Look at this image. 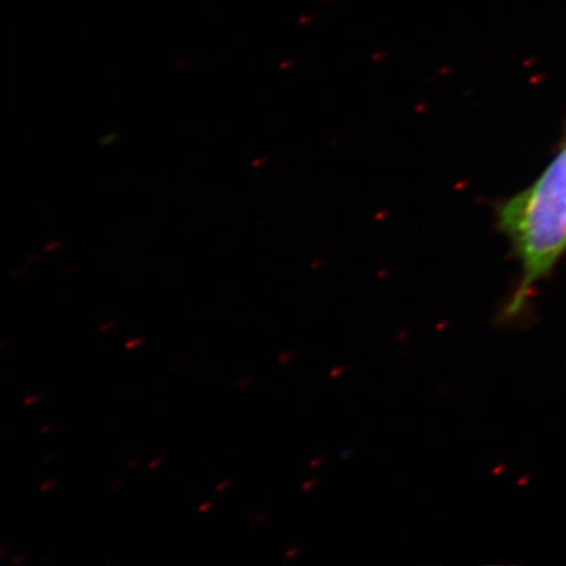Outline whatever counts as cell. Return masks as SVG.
Returning a JSON list of instances; mask_svg holds the SVG:
<instances>
[{"instance_id":"13","label":"cell","mask_w":566,"mask_h":566,"mask_svg":"<svg viewBox=\"0 0 566 566\" xmlns=\"http://www.w3.org/2000/svg\"><path fill=\"white\" fill-rule=\"evenodd\" d=\"M250 380H251V378H247V379H243V380H242V379H240V380L238 381V387L240 388V387L245 386V385L248 384V381H250Z\"/></svg>"},{"instance_id":"12","label":"cell","mask_w":566,"mask_h":566,"mask_svg":"<svg viewBox=\"0 0 566 566\" xmlns=\"http://www.w3.org/2000/svg\"><path fill=\"white\" fill-rule=\"evenodd\" d=\"M124 483H125V480H118V481H116V483H113V484L111 485V490H112V491H113V490H116V488H118L119 485H123Z\"/></svg>"},{"instance_id":"15","label":"cell","mask_w":566,"mask_h":566,"mask_svg":"<svg viewBox=\"0 0 566 566\" xmlns=\"http://www.w3.org/2000/svg\"><path fill=\"white\" fill-rule=\"evenodd\" d=\"M179 367H180V365H174V366L171 367V369H169V370L175 371V370L179 369Z\"/></svg>"},{"instance_id":"6","label":"cell","mask_w":566,"mask_h":566,"mask_svg":"<svg viewBox=\"0 0 566 566\" xmlns=\"http://www.w3.org/2000/svg\"><path fill=\"white\" fill-rule=\"evenodd\" d=\"M211 506H212V502H211V501L203 502V505H201L200 507H198V513L207 512V511H208V509H210Z\"/></svg>"},{"instance_id":"2","label":"cell","mask_w":566,"mask_h":566,"mask_svg":"<svg viewBox=\"0 0 566 566\" xmlns=\"http://www.w3.org/2000/svg\"><path fill=\"white\" fill-rule=\"evenodd\" d=\"M144 343H145V338L144 337L133 338V339H130V342H127L125 344V349L137 348V346H140Z\"/></svg>"},{"instance_id":"1","label":"cell","mask_w":566,"mask_h":566,"mask_svg":"<svg viewBox=\"0 0 566 566\" xmlns=\"http://www.w3.org/2000/svg\"><path fill=\"white\" fill-rule=\"evenodd\" d=\"M497 222L522 266L520 285L501 314L502 321L515 322L536 283L566 251V140L533 186L501 205Z\"/></svg>"},{"instance_id":"3","label":"cell","mask_w":566,"mask_h":566,"mask_svg":"<svg viewBox=\"0 0 566 566\" xmlns=\"http://www.w3.org/2000/svg\"><path fill=\"white\" fill-rule=\"evenodd\" d=\"M44 398H45L44 395L28 396V398L24 400L23 405L24 406H31V405H33V402L39 401V400L44 399Z\"/></svg>"},{"instance_id":"5","label":"cell","mask_w":566,"mask_h":566,"mask_svg":"<svg viewBox=\"0 0 566 566\" xmlns=\"http://www.w3.org/2000/svg\"><path fill=\"white\" fill-rule=\"evenodd\" d=\"M165 462H166L165 458L154 459L153 462L150 464H148V469L153 470V469H155V467H158Z\"/></svg>"},{"instance_id":"7","label":"cell","mask_w":566,"mask_h":566,"mask_svg":"<svg viewBox=\"0 0 566 566\" xmlns=\"http://www.w3.org/2000/svg\"><path fill=\"white\" fill-rule=\"evenodd\" d=\"M232 484V481L231 480H228V481H224V483L222 484H219L217 486V492H222L226 490V488L230 486Z\"/></svg>"},{"instance_id":"14","label":"cell","mask_w":566,"mask_h":566,"mask_svg":"<svg viewBox=\"0 0 566 566\" xmlns=\"http://www.w3.org/2000/svg\"><path fill=\"white\" fill-rule=\"evenodd\" d=\"M54 458H55V455H53V454H52V455H49L48 458H45V459H44V463H48V462H49V460H52V459H54Z\"/></svg>"},{"instance_id":"10","label":"cell","mask_w":566,"mask_h":566,"mask_svg":"<svg viewBox=\"0 0 566 566\" xmlns=\"http://www.w3.org/2000/svg\"><path fill=\"white\" fill-rule=\"evenodd\" d=\"M27 557H28L27 555H23V556H20L18 558H13V560L11 563H12V565H17V564H19L21 562H24Z\"/></svg>"},{"instance_id":"8","label":"cell","mask_w":566,"mask_h":566,"mask_svg":"<svg viewBox=\"0 0 566 566\" xmlns=\"http://www.w3.org/2000/svg\"><path fill=\"white\" fill-rule=\"evenodd\" d=\"M115 327H116V322H111V323H106V324L102 325L101 331L105 332V331H108V329L115 328Z\"/></svg>"},{"instance_id":"4","label":"cell","mask_w":566,"mask_h":566,"mask_svg":"<svg viewBox=\"0 0 566 566\" xmlns=\"http://www.w3.org/2000/svg\"><path fill=\"white\" fill-rule=\"evenodd\" d=\"M56 483H59V481H56V480L46 481V483H45V484H42V485L40 486V491H41V492H45V491H48V490H49V488L54 486Z\"/></svg>"},{"instance_id":"11","label":"cell","mask_w":566,"mask_h":566,"mask_svg":"<svg viewBox=\"0 0 566 566\" xmlns=\"http://www.w3.org/2000/svg\"><path fill=\"white\" fill-rule=\"evenodd\" d=\"M54 428H55V424H54V423H53V424H49V427L42 428V429L40 430V433H41V434L48 433V431H49V430H53Z\"/></svg>"},{"instance_id":"9","label":"cell","mask_w":566,"mask_h":566,"mask_svg":"<svg viewBox=\"0 0 566 566\" xmlns=\"http://www.w3.org/2000/svg\"><path fill=\"white\" fill-rule=\"evenodd\" d=\"M140 462H142L140 458L133 459L132 462L127 463V467H129V469H133V467L138 465Z\"/></svg>"}]
</instances>
